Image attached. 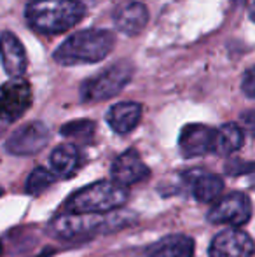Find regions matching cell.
Segmentation results:
<instances>
[{
  "instance_id": "7",
  "label": "cell",
  "mask_w": 255,
  "mask_h": 257,
  "mask_svg": "<svg viewBox=\"0 0 255 257\" xmlns=\"http://www.w3.org/2000/svg\"><path fill=\"white\" fill-rule=\"evenodd\" d=\"M252 201L243 193H231L215 201L208 212V220L211 224H227L231 227L243 226L252 217Z\"/></svg>"
},
{
  "instance_id": "26",
  "label": "cell",
  "mask_w": 255,
  "mask_h": 257,
  "mask_svg": "<svg viewBox=\"0 0 255 257\" xmlns=\"http://www.w3.org/2000/svg\"><path fill=\"white\" fill-rule=\"evenodd\" d=\"M0 194H2V187H0Z\"/></svg>"
},
{
  "instance_id": "4",
  "label": "cell",
  "mask_w": 255,
  "mask_h": 257,
  "mask_svg": "<svg viewBox=\"0 0 255 257\" xmlns=\"http://www.w3.org/2000/svg\"><path fill=\"white\" fill-rule=\"evenodd\" d=\"M133 75V65L123 60L110 65L95 77L88 79L81 88V98L84 102H102L123 91Z\"/></svg>"
},
{
  "instance_id": "13",
  "label": "cell",
  "mask_w": 255,
  "mask_h": 257,
  "mask_svg": "<svg viewBox=\"0 0 255 257\" xmlns=\"http://www.w3.org/2000/svg\"><path fill=\"white\" fill-rule=\"evenodd\" d=\"M185 182L191 187L194 198L201 203H215L224 191V180L206 170H191L185 173Z\"/></svg>"
},
{
  "instance_id": "19",
  "label": "cell",
  "mask_w": 255,
  "mask_h": 257,
  "mask_svg": "<svg viewBox=\"0 0 255 257\" xmlns=\"http://www.w3.org/2000/svg\"><path fill=\"white\" fill-rule=\"evenodd\" d=\"M56 179H58V177L55 175V172L39 166V168H35L34 172L28 175L27 184H25V191H27L28 194H41L42 191L51 187L53 184L56 182Z\"/></svg>"
},
{
  "instance_id": "17",
  "label": "cell",
  "mask_w": 255,
  "mask_h": 257,
  "mask_svg": "<svg viewBox=\"0 0 255 257\" xmlns=\"http://www.w3.org/2000/svg\"><path fill=\"white\" fill-rule=\"evenodd\" d=\"M51 168L56 177L68 179L81 166V153L74 144H62L51 153Z\"/></svg>"
},
{
  "instance_id": "16",
  "label": "cell",
  "mask_w": 255,
  "mask_h": 257,
  "mask_svg": "<svg viewBox=\"0 0 255 257\" xmlns=\"http://www.w3.org/2000/svg\"><path fill=\"white\" fill-rule=\"evenodd\" d=\"M194 240L187 234H170L161 238L147 250L145 257H192Z\"/></svg>"
},
{
  "instance_id": "20",
  "label": "cell",
  "mask_w": 255,
  "mask_h": 257,
  "mask_svg": "<svg viewBox=\"0 0 255 257\" xmlns=\"http://www.w3.org/2000/svg\"><path fill=\"white\" fill-rule=\"evenodd\" d=\"M96 124L89 119H77V121L67 122V124L62 126L60 133L67 139H74L79 140V142H89L95 135Z\"/></svg>"
},
{
  "instance_id": "25",
  "label": "cell",
  "mask_w": 255,
  "mask_h": 257,
  "mask_svg": "<svg viewBox=\"0 0 255 257\" xmlns=\"http://www.w3.org/2000/svg\"><path fill=\"white\" fill-rule=\"evenodd\" d=\"M0 254H2V243H0Z\"/></svg>"
},
{
  "instance_id": "9",
  "label": "cell",
  "mask_w": 255,
  "mask_h": 257,
  "mask_svg": "<svg viewBox=\"0 0 255 257\" xmlns=\"http://www.w3.org/2000/svg\"><path fill=\"white\" fill-rule=\"evenodd\" d=\"M255 254V243L245 231L238 227H229L220 231L211 240L208 255L210 257H252Z\"/></svg>"
},
{
  "instance_id": "11",
  "label": "cell",
  "mask_w": 255,
  "mask_h": 257,
  "mask_svg": "<svg viewBox=\"0 0 255 257\" xmlns=\"http://www.w3.org/2000/svg\"><path fill=\"white\" fill-rule=\"evenodd\" d=\"M215 130L204 124H187L184 126L178 139L180 153L184 158H199L213 149Z\"/></svg>"
},
{
  "instance_id": "3",
  "label": "cell",
  "mask_w": 255,
  "mask_h": 257,
  "mask_svg": "<svg viewBox=\"0 0 255 257\" xmlns=\"http://www.w3.org/2000/svg\"><path fill=\"white\" fill-rule=\"evenodd\" d=\"M126 200V187L114 180H98L72 194L65 203V210L72 213H107L119 208Z\"/></svg>"
},
{
  "instance_id": "24",
  "label": "cell",
  "mask_w": 255,
  "mask_h": 257,
  "mask_svg": "<svg viewBox=\"0 0 255 257\" xmlns=\"http://www.w3.org/2000/svg\"><path fill=\"white\" fill-rule=\"evenodd\" d=\"M248 13H250V18H252V21H255V0H252V2H250Z\"/></svg>"
},
{
  "instance_id": "10",
  "label": "cell",
  "mask_w": 255,
  "mask_h": 257,
  "mask_svg": "<svg viewBox=\"0 0 255 257\" xmlns=\"http://www.w3.org/2000/svg\"><path fill=\"white\" fill-rule=\"evenodd\" d=\"M110 175H112V180L116 184L123 187H129L145 180L150 175V170L142 161L138 151L128 149L121 156H117V159L112 163Z\"/></svg>"
},
{
  "instance_id": "5",
  "label": "cell",
  "mask_w": 255,
  "mask_h": 257,
  "mask_svg": "<svg viewBox=\"0 0 255 257\" xmlns=\"http://www.w3.org/2000/svg\"><path fill=\"white\" fill-rule=\"evenodd\" d=\"M102 229H109V219H103L98 213L67 212L55 217L51 222L53 234L62 240H81Z\"/></svg>"
},
{
  "instance_id": "21",
  "label": "cell",
  "mask_w": 255,
  "mask_h": 257,
  "mask_svg": "<svg viewBox=\"0 0 255 257\" xmlns=\"http://www.w3.org/2000/svg\"><path fill=\"white\" fill-rule=\"evenodd\" d=\"M241 89L246 96L250 98H255V67L248 68L246 74L243 75V81H241Z\"/></svg>"
},
{
  "instance_id": "1",
  "label": "cell",
  "mask_w": 255,
  "mask_h": 257,
  "mask_svg": "<svg viewBox=\"0 0 255 257\" xmlns=\"http://www.w3.org/2000/svg\"><path fill=\"white\" fill-rule=\"evenodd\" d=\"M25 18L35 32L55 35L75 27L84 18V6L79 0H32Z\"/></svg>"
},
{
  "instance_id": "14",
  "label": "cell",
  "mask_w": 255,
  "mask_h": 257,
  "mask_svg": "<svg viewBox=\"0 0 255 257\" xmlns=\"http://www.w3.org/2000/svg\"><path fill=\"white\" fill-rule=\"evenodd\" d=\"M149 11L142 2H124L114 11V23L123 34L136 35L145 28Z\"/></svg>"
},
{
  "instance_id": "22",
  "label": "cell",
  "mask_w": 255,
  "mask_h": 257,
  "mask_svg": "<svg viewBox=\"0 0 255 257\" xmlns=\"http://www.w3.org/2000/svg\"><path fill=\"white\" fill-rule=\"evenodd\" d=\"M255 170V163H245V161H231L225 166V172L229 175H241V173H248Z\"/></svg>"
},
{
  "instance_id": "15",
  "label": "cell",
  "mask_w": 255,
  "mask_h": 257,
  "mask_svg": "<svg viewBox=\"0 0 255 257\" xmlns=\"http://www.w3.org/2000/svg\"><path fill=\"white\" fill-rule=\"evenodd\" d=\"M142 119V105L136 102H121L116 103L107 114L109 126L119 135H126L133 132Z\"/></svg>"
},
{
  "instance_id": "23",
  "label": "cell",
  "mask_w": 255,
  "mask_h": 257,
  "mask_svg": "<svg viewBox=\"0 0 255 257\" xmlns=\"http://www.w3.org/2000/svg\"><path fill=\"white\" fill-rule=\"evenodd\" d=\"M239 124L248 135L255 137V110H246L239 117Z\"/></svg>"
},
{
  "instance_id": "2",
  "label": "cell",
  "mask_w": 255,
  "mask_h": 257,
  "mask_svg": "<svg viewBox=\"0 0 255 257\" xmlns=\"http://www.w3.org/2000/svg\"><path fill=\"white\" fill-rule=\"evenodd\" d=\"M116 37L109 30H82L70 35L53 54L63 67L102 61L114 49Z\"/></svg>"
},
{
  "instance_id": "12",
  "label": "cell",
  "mask_w": 255,
  "mask_h": 257,
  "mask_svg": "<svg viewBox=\"0 0 255 257\" xmlns=\"http://www.w3.org/2000/svg\"><path fill=\"white\" fill-rule=\"evenodd\" d=\"M0 58H2L4 70L9 77H21L27 72L28 58L21 41L13 32L0 34Z\"/></svg>"
},
{
  "instance_id": "6",
  "label": "cell",
  "mask_w": 255,
  "mask_h": 257,
  "mask_svg": "<svg viewBox=\"0 0 255 257\" xmlns=\"http://www.w3.org/2000/svg\"><path fill=\"white\" fill-rule=\"evenodd\" d=\"M32 86L21 77H11V81L0 86V121L14 122L30 108Z\"/></svg>"
},
{
  "instance_id": "18",
  "label": "cell",
  "mask_w": 255,
  "mask_h": 257,
  "mask_svg": "<svg viewBox=\"0 0 255 257\" xmlns=\"http://www.w3.org/2000/svg\"><path fill=\"white\" fill-rule=\"evenodd\" d=\"M243 146V130L236 122H227L222 124L220 128L215 132L213 137V149L211 153L218 156H229L239 149Z\"/></svg>"
},
{
  "instance_id": "8",
  "label": "cell",
  "mask_w": 255,
  "mask_h": 257,
  "mask_svg": "<svg viewBox=\"0 0 255 257\" xmlns=\"http://www.w3.org/2000/svg\"><path fill=\"white\" fill-rule=\"evenodd\" d=\"M49 142V130L44 122L32 121L18 128L7 139L6 149L14 156H34L41 153Z\"/></svg>"
}]
</instances>
